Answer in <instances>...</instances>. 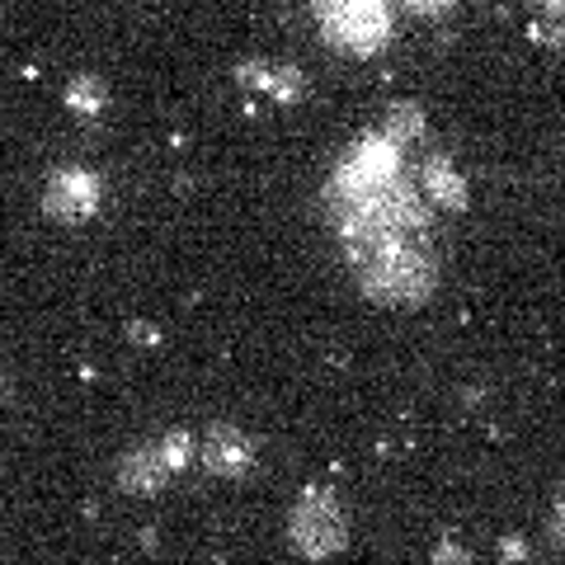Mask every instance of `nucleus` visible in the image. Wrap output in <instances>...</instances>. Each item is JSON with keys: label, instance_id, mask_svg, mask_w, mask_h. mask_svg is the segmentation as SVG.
<instances>
[{"label": "nucleus", "instance_id": "obj_5", "mask_svg": "<svg viewBox=\"0 0 565 565\" xmlns=\"http://www.w3.org/2000/svg\"><path fill=\"white\" fill-rule=\"evenodd\" d=\"M255 438L236 429V424H212V429L203 434L199 444V462L207 476H226V481H236V476H245L255 467Z\"/></svg>", "mask_w": 565, "mask_h": 565}, {"label": "nucleus", "instance_id": "obj_12", "mask_svg": "<svg viewBox=\"0 0 565 565\" xmlns=\"http://www.w3.org/2000/svg\"><path fill=\"white\" fill-rule=\"evenodd\" d=\"M401 10H411V14H444V10H452L457 0H396Z\"/></svg>", "mask_w": 565, "mask_h": 565}, {"label": "nucleus", "instance_id": "obj_4", "mask_svg": "<svg viewBox=\"0 0 565 565\" xmlns=\"http://www.w3.org/2000/svg\"><path fill=\"white\" fill-rule=\"evenodd\" d=\"M99 203H104V180L90 166H62V170H52L43 184V212L62 226L90 222Z\"/></svg>", "mask_w": 565, "mask_h": 565}, {"label": "nucleus", "instance_id": "obj_3", "mask_svg": "<svg viewBox=\"0 0 565 565\" xmlns=\"http://www.w3.org/2000/svg\"><path fill=\"white\" fill-rule=\"evenodd\" d=\"M288 537L292 552L307 561H330L334 552H344L349 542V514L330 490H311L307 500H297L292 519H288Z\"/></svg>", "mask_w": 565, "mask_h": 565}, {"label": "nucleus", "instance_id": "obj_9", "mask_svg": "<svg viewBox=\"0 0 565 565\" xmlns=\"http://www.w3.org/2000/svg\"><path fill=\"white\" fill-rule=\"evenodd\" d=\"M66 109L81 114V118H99L104 109H109V90H104V81L95 76H81L66 85Z\"/></svg>", "mask_w": 565, "mask_h": 565}, {"label": "nucleus", "instance_id": "obj_8", "mask_svg": "<svg viewBox=\"0 0 565 565\" xmlns=\"http://www.w3.org/2000/svg\"><path fill=\"white\" fill-rule=\"evenodd\" d=\"M236 81L250 85V90H259V95H274L278 104L302 99V90H307V76L297 66H269V62H245L236 71Z\"/></svg>", "mask_w": 565, "mask_h": 565}, {"label": "nucleus", "instance_id": "obj_1", "mask_svg": "<svg viewBox=\"0 0 565 565\" xmlns=\"http://www.w3.org/2000/svg\"><path fill=\"white\" fill-rule=\"evenodd\" d=\"M353 282L377 307H419L438 288V255L429 241V199L411 170L392 184L330 203Z\"/></svg>", "mask_w": 565, "mask_h": 565}, {"label": "nucleus", "instance_id": "obj_14", "mask_svg": "<svg viewBox=\"0 0 565 565\" xmlns=\"http://www.w3.org/2000/svg\"><path fill=\"white\" fill-rule=\"evenodd\" d=\"M132 340L137 344H156V330L151 326H132Z\"/></svg>", "mask_w": 565, "mask_h": 565}, {"label": "nucleus", "instance_id": "obj_11", "mask_svg": "<svg viewBox=\"0 0 565 565\" xmlns=\"http://www.w3.org/2000/svg\"><path fill=\"white\" fill-rule=\"evenodd\" d=\"M161 452H166V462H170L174 471H184V467L193 462V452H199V444H193L189 429H170V434L161 438Z\"/></svg>", "mask_w": 565, "mask_h": 565}, {"label": "nucleus", "instance_id": "obj_7", "mask_svg": "<svg viewBox=\"0 0 565 565\" xmlns=\"http://www.w3.org/2000/svg\"><path fill=\"white\" fill-rule=\"evenodd\" d=\"M419 189H424V199H429L434 207H444V212L467 207V180L457 174V166L448 161V156H429V161H424Z\"/></svg>", "mask_w": 565, "mask_h": 565}, {"label": "nucleus", "instance_id": "obj_13", "mask_svg": "<svg viewBox=\"0 0 565 565\" xmlns=\"http://www.w3.org/2000/svg\"><path fill=\"white\" fill-rule=\"evenodd\" d=\"M434 565H471V556H467V546H457V542H444L434 552Z\"/></svg>", "mask_w": 565, "mask_h": 565}, {"label": "nucleus", "instance_id": "obj_15", "mask_svg": "<svg viewBox=\"0 0 565 565\" xmlns=\"http://www.w3.org/2000/svg\"><path fill=\"white\" fill-rule=\"evenodd\" d=\"M546 14H552L556 24H565V0H546Z\"/></svg>", "mask_w": 565, "mask_h": 565}, {"label": "nucleus", "instance_id": "obj_2", "mask_svg": "<svg viewBox=\"0 0 565 565\" xmlns=\"http://www.w3.org/2000/svg\"><path fill=\"white\" fill-rule=\"evenodd\" d=\"M316 24H321V39L349 57H373L392 43L386 0H316Z\"/></svg>", "mask_w": 565, "mask_h": 565}, {"label": "nucleus", "instance_id": "obj_6", "mask_svg": "<svg viewBox=\"0 0 565 565\" xmlns=\"http://www.w3.org/2000/svg\"><path fill=\"white\" fill-rule=\"evenodd\" d=\"M174 476V467L166 462V452H161V438L147 448H132L128 457L118 462V486L128 490V494H156L166 481Z\"/></svg>", "mask_w": 565, "mask_h": 565}, {"label": "nucleus", "instance_id": "obj_10", "mask_svg": "<svg viewBox=\"0 0 565 565\" xmlns=\"http://www.w3.org/2000/svg\"><path fill=\"white\" fill-rule=\"evenodd\" d=\"M382 132H386V137H396L401 147H411V141L424 137V114L415 109V104H392V109H386Z\"/></svg>", "mask_w": 565, "mask_h": 565}, {"label": "nucleus", "instance_id": "obj_16", "mask_svg": "<svg viewBox=\"0 0 565 565\" xmlns=\"http://www.w3.org/2000/svg\"><path fill=\"white\" fill-rule=\"evenodd\" d=\"M556 527H561V542H565V504H561V514H556Z\"/></svg>", "mask_w": 565, "mask_h": 565}]
</instances>
